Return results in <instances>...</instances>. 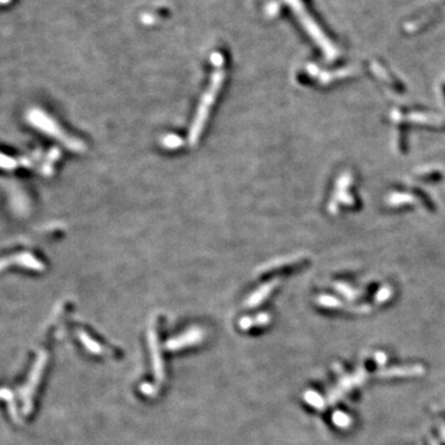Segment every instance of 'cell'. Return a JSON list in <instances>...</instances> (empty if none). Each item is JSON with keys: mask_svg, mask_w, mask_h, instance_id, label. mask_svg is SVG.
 <instances>
[{"mask_svg": "<svg viewBox=\"0 0 445 445\" xmlns=\"http://www.w3.org/2000/svg\"><path fill=\"white\" fill-rule=\"evenodd\" d=\"M221 82H222V73L219 71V72H215L214 76H213L209 89H208L206 94H204L203 98H202L199 106H198L197 115H195L194 121H193L192 124L191 131H189V138H188V140L192 145H194L195 142L199 140V136L202 131H203L204 125H206V120L208 115H209L210 108H212V105L215 102L216 94L219 93Z\"/></svg>", "mask_w": 445, "mask_h": 445, "instance_id": "obj_1", "label": "cell"}, {"mask_svg": "<svg viewBox=\"0 0 445 445\" xmlns=\"http://www.w3.org/2000/svg\"><path fill=\"white\" fill-rule=\"evenodd\" d=\"M275 283H276V282L274 281V282H271V283L265 284V286H262V288H261V290L256 291V292H255L254 295H252V297L250 298V301H249V304H256V303H260V302L262 301V299L265 298V297H266L267 295H269L270 291H271L272 288H274Z\"/></svg>", "mask_w": 445, "mask_h": 445, "instance_id": "obj_2", "label": "cell"}, {"mask_svg": "<svg viewBox=\"0 0 445 445\" xmlns=\"http://www.w3.org/2000/svg\"><path fill=\"white\" fill-rule=\"evenodd\" d=\"M162 145L166 148L173 150V148L180 147L181 145H182V139L177 135H166L165 138L162 139Z\"/></svg>", "mask_w": 445, "mask_h": 445, "instance_id": "obj_3", "label": "cell"}]
</instances>
